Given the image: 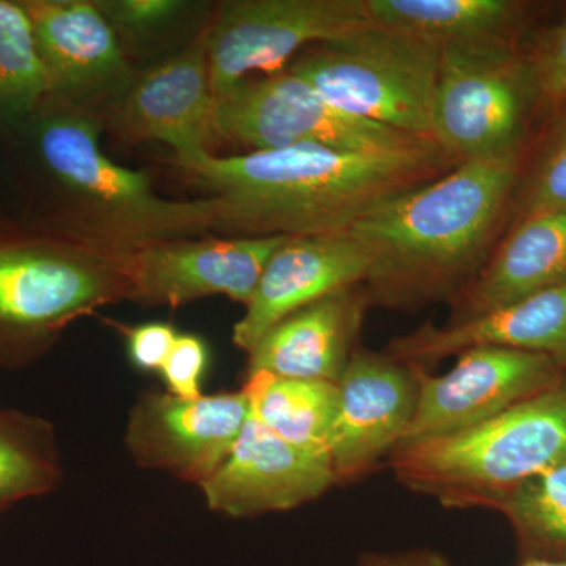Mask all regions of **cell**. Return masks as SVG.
I'll return each mask as SVG.
<instances>
[{
	"instance_id": "6da1fadb",
	"label": "cell",
	"mask_w": 566,
	"mask_h": 566,
	"mask_svg": "<svg viewBox=\"0 0 566 566\" xmlns=\"http://www.w3.org/2000/svg\"><path fill=\"white\" fill-rule=\"evenodd\" d=\"M175 164L216 200V232L308 237L349 232L386 200L460 163L439 147L349 153L296 145L237 156L200 151Z\"/></svg>"
},
{
	"instance_id": "7a4b0ae2",
	"label": "cell",
	"mask_w": 566,
	"mask_h": 566,
	"mask_svg": "<svg viewBox=\"0 0 566 566\" xmlns=\"http://www.w3.org/2000/svg\"><path fill=\"white\" fill-rule=\"evenodd\" d=\"M102 115L48 98L28 120L0 132L20 145L44 226L118 252L216 232L212 197L164 199L145 172L104 155Z\"/></svg>"
},
{
	"instance_id": "3957f363",
	"label": "cell",
	"mask_w": 566,
	"mask_h": 566,
	"mask_svg": "<svg viewBox=\"0 0 566 566\" xmlns=\"http://www.w3.org/2000/svg\"><path fill=\"white\" fill-rule=\"evenodd\" d=\"M516 175L517 156L460 163L354 223L349 233L370 255L371 303L408 311L463 292L482 270Z\"/></svg>"
},
{
	"instance_id": "277c9868",
	"label": "cell",
	"mask_w": 566,
	"mask_h": 566,
	"mask_svg": "<svg viewBox=\"0 0 566 566\" xmlns=\"http://www.w3.org/2000/svg\"><path fill=\"white\" fill-rule=\"evenodd\" d=\"M128 253L39 222L0 221V368L35 363L63 331L129 301Z\"/></svg>"
},
{
	"instance_id": "5b68a950",
	"label": "cell",
	"mask_w": 566,
	"mask_h": 566,
	"mask_svg": "<svg viewBox=\"0 0 566 566\" xmlns=\"http://www.w3.org/2000/svg\"><path fill=\"white\" fill-rule=\"evenodd\" d=\"M566 463V382L475 424L398 446L401 485L447 509H495L513 488Z\"/></svg>"
},
{
	"instance_id": "8992f818",
	"label": "cell",
	"mask_w": 566,
	"mask_h": 566,
	"mask_svg": "<svg viewBox=\"0 0 566 566\" xmlns=\"http://www.w3.org/2000/svg\"><path fill=\"white\" fill-rule=\"evenodd\" d=\"M441 51L430 41L371 22L305 48L286 70L338 109L433 140L431 107Z\"/></svg>"
},
{
	"instance_id": "52a82bcc",
	"label": "cell",
	"mask_w": 566,
	"mask_h": 566,
	"mask_svg": "<svg viewBox=\"0 0 566 566\" xmlns=\"http://www.w3.org/2000/svg\"><path fill=\"white\" fill-rule=\"evenodd\" d=\"M535 102L531 66L512 43L442 48L431 139L458 163L513 158Z\"/></svg>"
},
{
	"instance_id": "ba28073f",
	"label": "cell",
	"mask_w": 566,
	"mask_h": 566,
	"mask_svg": "<svg viewBox=\"0 0 566 566\" xmlns=\"http://www.w3.org/2000/svg\"><path fill=\"white\" fill-rule=\"evenodd\" d=\"M214 99L218 139L243 145L249 151L296 145L349 153H409L439 147L433 140L338 109L286 69L248 77Z\"/></svg>"
},
{
	"instance_id": "9c48e42d",
	"label": "cell",
	"mask_w": 566,
	"mask_h": 566,
	"mask_svg": "<svg viewBox=\"0 0 566 566\" xmlns=\"http://www.w3.org/2000/svg\"><path fill=\"white\" fill-rule=\"evenodd\" d=\"M371 24L367 0H226L208 20L214 98L260 71L274 74L312 44Z\"/></svg>"
},
{
	"instance_id": "30bf717a",
	"label": "cell",
	"mask_w": 566,
	"mask_h": 566,
	"mask_svg": "<svg viewBox=\"0 0 566 566\" xmlns=\"http://www.w3.org/2000/svg\"><path fill=\"white\" fill-rule=\"evenodd\" d=\"M411 368L419 394L401 444L475 427L566 382V370L551 357L501 346L465 349L444 375H430L419 365Z\"/></svg>"
},
{
	"instance_id": "8fae6325",
	"label": "cell",
	"mask_w": 566,
	"mask_h": 566,
	"mask_svg": "<svg viewBox=\"0 0 566 566\" xmlns=\"http://www.w3.org/2000/svg\"><path fill=\"white\" fill-rule=\"evenodd\" d=\"M207 24L188 46L134 74L132 84L103 115L104 129L129 144L163 142L172 148L175 161L210 151L218 134Z\"/></svg>"
},
{
	"instance_id": "7c38bea8",
	"label": "cell",
	"mask_w": 566,
	"mask_h": 566,
	"mask_svg": "<svg viewBox=\"0 0 566 566\" xmlns=\"http://www.w3.org/2000/svg\"><path fill=\"white\" fill-rule=\"evenodd\" d=\"M249 412L244 389L191 400L147 392L129 411L125 446L140 468L200 486L229 458Z\"/></svg>"
},
{
	"instance_id": "4fadbf2b",
	"label": "cell",
	"mask_w": 566,
	"mask_h": 566,
	"mask_svg": "<svg viewBox=\"0 0 566 566\" xmlns=\"http://www.w3.org/2000/svg\"><path fill=\"white\" fill-rule=\"evenodd\" d=\"M290 237L210 234L159 241L128 253L129 301L177 308L208 296L249 304L264 266Z\"/></svg>"
},
{
	"instance_id": "5bb4252c",
	"label": "cell",
	"mask_w": 566,
	"mask_h": 566,
	"mask_svg": "<svg viewBox=\"0 0 566 566\" xmlns=\"http://www.w3.org/2000/svg\"><path fill=\"white\" fill-rule=\"evenodd\" d=\"M50 98L103 115L126 91L133 70L117 33L95 0H22Z\"/></svg>"
},
{
	"instance_id": "9a60e30c",
	"label": "cell",
	"mask_w": 566,
	"mask_h": 566,
	"mask_svg": "<svg viewBox=\"0 0 566 566\" xmlns=\"http://www.w3.org/2000/svg\"><path fill=\"white\" fill-rule=\"evenodd\" d=\"M417 378L387 354L357 348L338 381V409L329 436L335 483L371 471L405 441L415 417Z\"/></svg>"
},
{
	"instance_id": "2e32d148",
	"label": "cell",
	"mask_w": 566,
	"mask_h": 566,
	"mask_svg": "<svg viewBox=\"0 0 566 566\" xmlns=\"http://www.w3.org/2000/svg\"><path fill=\"white\" fill-rule=\"evenodd\" d=\"M334 485L331 458L289 444L249 412L229 458L200 490L212 512L251 517L296 509Z\"/></svg>"
},
{
	"instance_id": "e0dca14e",
	"label": "cell",
	"mask_w": 566,
	"mask_h": 566,
	"mask_svg": "<svg viewBox=\"0 0 566 566\" xmlns=\"http://www.w3.org/2000/svg\"><path fill=\"white\" fill-rule=\"evenodd\" d=\"M370 255L349 232L290 237L264 266L233 344L249 353L271 327L305 305L365 285Z\"/></svg>"
},
{
	"instance_id": "ac0fdd59",
	"label": "cell",
	"mask_w": 566,
	"mask_h": 566,
	"mask_svg": "<svg viewBox=\"0 0 566 566\" xmlns=\"http://www.w3.org/2000/svg\"><path fill=\"white\" fill-rule=\"evenodd\" d=\"M475 346L543 354L566 370V283L465 322L423 324L394 338L387 356L427 368Z\"/></svg>"
},
{
	"instance_id": "d6986e66",
	"label": "cell",
	"mask_w": 566,
	"mask_h": 566,
	"mask_svg": "<svg viewBox=\"0 0 566 566\" xmlns=\"http://www.w3.org/2000/svg\"><path fill=\"white\" fill-rule=\"evenodd\" d=\"M370 303L365 285H356L305 305L256 342L248 353V375L264 371L338 385L357 349Z\"/></svg>"
},
{
	"instance_id": "ffe728a7",
	"label": "cell",
	"mask_w": 566,
	"mask_h": 566,
	"mask_svg": "<svg viewBox=\"0 0 566 566\" xmlns=\"http://www.w3.org/2000/svg\"><path fill=\"white\" fill-rule=\"evenodd\" d=\"M566 283V208L526 212L458 294L453 322H465Z\"/></svg>"
},
{
	"instance_id": "44dd1931",
	"label": "cell",
	"mask_w": 566,
	"mask_h": 566,
	"mask_svg": "<svg viewBox=\"0 0 566 566\" xmlns=\"http://www.w3.org/2000/svg\"><path fill=\"white\" fill-rule=\"evenodd\" d=\"M370 21L436 46L510 43L523 7L512 0H367Z\"/></svg>"
},
{
	"instance_id": "7402d4cb",
	"label": "cell",
	"mask_w": 566,
	"mask_h": 566,
	"mask_svg": "<svg viewBox=\"0 0 566 566\" xmlns=\"http://www.w3.org/2000/svg\"><path fill=\"white\" fill-rule=\"evenodd\" d=\"M251 415L283 441L314 455H329V436L338 409L337 382L245 375Z\"/></svg>"
},
{
	"instance_id": "603a6c76",
	"label": "cell",
	"mask_w": 566,
	"mask_h": 566,
	"mask_svg": "<svg viewBox=\"0 0 566 566\" xmlns=\"http://www.w3.org/2000/svg\"><path fill=\"white\" fill-rule=\"evenodd\" d=\"M62 476L54 427L41 417L0 409V510L51 493Z\"/></svg>"
},
{
	"instance_id": "cb8c5ba5",
	"label": "cell",
	"mask_w": 566,
	"mask_h": 566,
	"mask_svg": "<svg viewBox=\"0 0 566 566\" xmlns=\"http://www.w3.org/2000/svg\"><path fill=\"white\" fill-rule=\"evenodd\" d=\"M494 510L515 532L521 560L566 562V463L520 483Z\"/></svg>"
},
{
	"instance_id": "d4e9b609",
	"label": "cell",
	"mask_w": 566,
	"mask_h": 566,
	"mask_svg": "<svg viewBox=\"0 0 566 566\" xmlns=\"http://www.w3.org/2000/svg\"><path fill=\"white\" fill-rule=\"evenodd\" d=\"M48 98L31 18L21 2L0 0V132L28 120Z\"/></svg>"
},
{
	"instance_id": "484cf974",
	"label": "cell",
	"mask_w": 566,
	"mask_h": 566,
	"mask_svg": "<svg viewBox=\"0 0 566 566\" xmlns=\"http://www.w3.org/2000/svg\"><path fill=\"white\" fill-rule=\"evenodd\" d=\"M123 50L153 43L188 20L196 3L186 0H95Z\"/></svg>"
},
{
	"instance_id": "4316f807",
	"label": "cell",
	"mask_w": 566,
	"mask_h": 566,
	"mask_svg": "<svg viewBox=\"0 0 566 566\" xmlns=\"http://www.w3.org/2000/svg\"><path fill=\"white\" fill-rule=\"evenodd\" d=\"M207 364L208 348L202 338L192 334H178L159 374L169 394L191 400L203 395L202 378Z\"/></svg>"
},
{
	"instance_id": "83f0119b",
	"label": "cell",
	"mask_w": 566,
	"mask_h": 566,
	"mask_svg": "<svg viewBox=\"0 0 566 566\" xmlns=\"http://www.w3.org/2000/svg\"><path fill=\"white\" fill-rule=\"evenodd\" d=\"M527 62L538 102L566 103V21L547 33Z\"/></svg>"
},
{
	"instance_id": "f1b7e54d",
	"label": "cell",
	"mask_w": 566,
	"mask_h": 566,
	"mask_svg": "<svg viewBox=\"0 0 566 566\" xmlns=\"http://www.w3.org/2000/svg\"><path fill=\"white\" fill-rule=\"evenodd\" d=\"M566 208V112L527 192L526 212Z\"/></svg>"
},
{
	"instance_id": "f546056e",
	"label": "cell",
	"mask_w": 566,
	"mask_h": 566,
	"mask_svg": "<svg viewBox=\"0 0 566 566\" xmlns=\"http://www.w3.org/2000/svg\"><path fill=\"white\" fill-rule=\"evenodd\" d=\"M125 331L133 364L144 371H161L177 340V329L169 323H147Z\"/></svg>"
},
{
	"instance_id": "4dcf8cb0",
	"label": "cell",
	"mask_w": 566,
	"mask_h": 566,
	"mask_svg": "<svg viewBox=\"0 0 566 566\" xmlns=\"http://www.w3.org/2000/svg\"><path fill=\"white\" fill-rule=\"evenodd\" d=\"M356 566H455L444 554L433 549L395 551V553H364Z\"/></svg>"
},
{
	"instance_id": "1f68e13d",
	"label": "cell",
	"mask_w": 566,
	"mask_h": 566,
	"mask_svg": "<svg viewBox=\"0 0 566 566\" xmlns=\"http://www.w3.org/2000/svg\"><path fill=\"white\" fill-rule=\"evenodd\" d=\"M517 566H566V562L521 560Z\"/></svg>"
},
{
	"instance_id": "d6a6232c",
	"label": "cell",
	"mask_w": 566,
	"mask_h": 566,
	"mask_svg": "<svg viewBox=\"0 0 566 566\" xmlns=\"http://www.w3.org/2000/svg\"><path fill=\"white\" fill-rule=\"evenodd\" d=\"M2 219H6V218H3V214H2V203H0V221H2Z\"/></svg>"
}]
</instances>
